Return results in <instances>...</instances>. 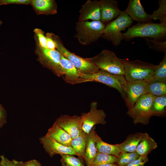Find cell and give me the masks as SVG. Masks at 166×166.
<instances>
[{
    "label": "cell",
    "instance_id": "6da1fadb",
    "mask_svg": "<svg viewBox=\"0 0 166 166\" xmlns=\"http://www.w3.org/2000/svg\"><path fill=\"white\" fill-rule=\"evenodd\" d=\"M121 59L124 66V77L127 81H143L148 83L152 81L157 65L139 60Z\"/></svg>",
    "mask_w": 166,
    "mask_h": 166
},
{
    "label": "cell",
    "instance_id": "7a4b0ae2",
    "mask_svg": "<svg viewBox=\"0 0 166 166\" xmlns=\"http://www.w3.org/2000/svg\"><path fill=\"white\" fill-rule=\"evenodd\" d=\"M105 26L100 21H78L76 23L74 37L81 45H89L101 38Z\"/></svg>",
    "mask_w": 166,
    "mask_h": 166
},
{
    "label": "cell",
    "instance_id": "3957f363",
    "mask_svg": "<svg viewBox=\"0 0 166 166\" xmlns=\"http://www.w3.org/2000/svg\"><path fill=\"white\" fill-rule=\"evenodd\" d=\"M85 58L99 70L116 75H125L124 66L121 59L112 51L103 49L94 56Z\"/></svg>",
    "mask_w": 166,
    "mask_h": 166
},
{
    "label": "cell",
    "instance_id": "277c9868",
    "mask_svg": "<svg viewBox=\"0 0 166 166\" xmlns=\"http://www.w3.org/2000/svg\"><path fill=\"white\" fill-rule=\"evenodd\" d=\"M166 35V22L156 23H138L129 28L123 34L124 39L130 40L136 37H148L157 39Z\"/></svg>",
    "mask_w": 166,
    "mask_h": 166
},
{
    "label": "cell",
    "instance_id": "5b68a950",
    "mask_svg": "<svg viewBox=\"0 0 166 166\" xmlns=\"http://www.w3.org/2000/svg\"><path fill=\"white\" fill-rule=\"evenodd\" d=\"M79 83L87 82H98L114 88L120 93L124 99L125 97V87L126 83L124 76L112 74L105 71L99 70L91 74L81 73Z\"/></svg>",
    "mask_w": 166,
    "mask_h": 166
},
{
    "label": "cell",
    "instance_id": "8992f818",
    "mask_svg": "<svg viewBox=\"0 0 166 166\" xmlns=\"http://www.w3.org/2000/svg\"><path fill=\"white\" fill-rule=\"evenodd\" d=\"M132 20L124 11L119 15L106 25L103 34L101 38L112 42L115 46L119 45L124 39L121 31L130 26Z\"/></svg>",
    "mask_w": 166,
    "mask_h": 166
},
{
    "label": "cell",
    "instance_id": "52a82bcc",
    "mask_svg": "<svg viewBox=\"0 0 166 166\" xmlns=\"http://www.w3.org/2000/svg\"><path fill=\"white\" fill-rule=\"evenodd\" d=\"M154 97L150 94H145L139 98L132 108L128 109L127 114L132 118L135 125L148 124L153 116L152 108Z\"/></svg>",
    "mask_w": 166,
    "mask_h": 166
},
{
    "label": "cell",
    "instance_id": "ba28073f",
    "mask_svg": "<svg viewBox=\"0 0 166 166\" xmlns=\"http://www.w3.org/2000/svg\"><path fill=\"white\" fill-rule=\"evenodd\" d=\"M49 34L56 43V49L61 55L69 60L81 73L91 74L99 70L93 63L85 58L82 57L69 51L64 45L58 36L52 33Z\"/></svg>",
    "mask_w": 166,
    "mask_h": 166
},
{
    "label": "cell",
    "instance_id": "9c48e42d",
    "mask_svg": "<svg viewBox=\"0 0 166 166\" xmlns=\"http://www.w3.org/2000/svg\"><path fill=\"white\" fill-rule=\"evenodd\" d=\"M36 53L39 62L45 67L58 77L64 75V71L60 64L61 54L56 49L43 48L37 43Z\"/></svg>",
    "mask_w": 166,
    "mask_h": 166
},
{
    "label": "cell",
    "instance_id": "30bf717a",
    "mask_svg": "<svg viewBox=\"0 0 166 166\" xmlns=\"http://www.w3.org/2000/svg\"><path fill=\"white\" fill-rule=\"evenodd\" d=\"M97 106V102H92L89 111L82 113L81 116L82 121V130L87 134L95 125L100 124L104 125L106 123L105 113L103 110L98 109Z\"/></svg>",
    "mask_w": 166,
    "mask_h": 166
},
{
    "label": "cell",
    "instance_id": "8fae6325",
    "mask_svg": "<svg viewBox=\"0 0 166 166\" xmlns=\"http://www.w3.org/2000/svg\"><path fill=\"white\" fill-rule=\"evenodd\" d=\"M148 83L143 81L126 82L124 100L128 109L133 107L140 97L146 94Z\"/></svg>",
    "mask_w": 166,
    "mask_h": 166
},
{
    "label": "cell",
    "instance_id": "7c38bea8",
    "mask_svg": "<svg viewBox=\"0 0 166 166\" xmlns=\"http://www.w3.org/2000/svg\"><path fill=\"white\" fill-rule=\"evenodd\" d=\"M55 122L68 133L72 139L77 137L82 130V121L81 116L61 115Z\"/></svg>",
    "mask_w": 166,
    "mask_h": 166
},
{
    "label": "cell",
    "instance_id": "4fadbf2b",
    "mask_svg": "<svg viewBox=\"0 0 166 166\" xmlns=\"http://www.w3.org/2000/svg\"><path fill=\"white\" fill-rule=\"evenodd\" d=\"M39 140L46 152L51 157L56 154L77 156L71 147L62 145L45 136L40 137Z\"/></svg>",
    "mask_w": 166,
    "mask_h": 166
},
{
    "label": "cell",
    "instance_id": "5bb4252c",
    "mask_svg": "<svg viewBox=\"0 0 166 166\" xmlns=\"http://www.w3.org/2000/svg\"><path fill=\"white\" fill-rule=\"evenodd\" d=\"M124 11L132 20L138 23L152 22L151 14L146 13L140 0H130L126 9Z\"/></svg>",
    "mask_w": 166,
    "mask_h": 166
},
{
    "label": "cell",
    "instance_id": "9a60e30c",
    "mask_svg": "<svg viewBox=\"0 0 166 166\" xmlns=\"http://www.w3.org/2000/svg\"><path fill=\"white\" fill-rule=\"evenodd\" d=\"M100 1L87 0L79 10V21H100L101 14Z\"/></svg>",
    "mask_w": 166,
    "mask_h": 166
},
{
    "label": "cell",
    "instance_id": "2e32d148",
    "mask_svg": "<svg viewBox=\"0 0 166 166\" xmlns=\"http://www.w3.org/2000/svg\"><path fill=\"white\" fill-rule=\"evenodd\" d=\"M100 21L106 25L117 18L121 11L118 2L115 0H101Z\"/></svg>",
    "mask_w": 166,
    "mask_h": 166
},
{
    "label": "cell",
    "instance_id": "e0dca14e",
    "mask_svg": "<svg viewBox=\"0 0 166 166\" xmlns=\"http://www.w3.org/2000/svg\"><path fill=\"white\" fill-rule=\"evenodd\" d=\"M45 136L62 145L71 147V137L55 122L48 129Z\"/></svg>",
    "mask_w": 166,
    "mask_h": 166
},
{
    "label": "cell",
    "instance_id": "ac0fdd59",
    "mask_svg": "<svg viewBox=\"0 0 166 166\" xmlns=\"http://www.w3.org/2000/svg\"><path fill=\"white\" fill-rule=\"evenodd\" d=\"M60 63L64 71V80L66 82L71 84H78L81 73L72 63L61 55Z\"/></svg>",
    "mask_w": 166,
    "mask_h": 166
},
{
    "label": "cell",
    "instance_id": "d6986e66",
    "mask_svg": "<svg viewBox=\"0 0 166 166\" xmlns=\"http://www.w3.org/2000/svg\"><path fill=\"white\" fill-rule=\"evenodd\" d=\"M38 14H54L57 13V6L53 0H33L31 4Z\"/></svg>",
    "mask_w": 166,
    "mask_h": 166
},
{
    "label": "cell",
    "instance_id": "ffe728a7",
    "mask_svg": "<svg viewBox=\"0 0 166 166\" xmlns=\"http://www.w3.org/2000/svg\"><path fill=\"white\" fill-rule=\"evenodd\" d=\"M94 126L88 134L84 160L86 166H90L97 152L96 137L97 134Z\"/></svg>",
    "mask_w": 166,
    "mask_h": 166
},
{
    "label": "cell",
    "instance_id": "44dd1931",
    "mask_svg": "<svg viewBox=\"0 0 166 166\" xmlns=\"http://www.w3.org/2000/svg\"><path fill=\"white\" fill-rule=\"evenodd\" d=\"M158 147L157 143L148 133H144L136 152L140 156H147L151 151Z\"/></svg>",
    "mask_w": 166,
    "mask_h": 166
},
{
    "label": "cell",
    "instance_id": "7402d4cb",
    "mask_svg": "<svg viewBox=\"0 0 166 166\" xmlns=\"http://www.w3.org/2000/svg\"><path fill=\"white\" fill-rule=\"evenodd\" d=\"M144 133L137 132L128 135L122 143L117 144L121 152H136L137 147Z\"/></svg>",
    "mask_w": 166,
    "mask_h": 166
},
{
    "label": "cell",
    "instance_id": "603a6c76",
    "mask_svg": "<svg viewBox=\"0 0 166 166\" xmlns=\"http://www.w3.org/2000/svg\"><path fill=\"white\" fill-rule=\"evenodd\" d=\"M87 134L82 130L80 134L76 137L73 139L71 147L78 156L84 158L86 148Z\"/></svg>",
    "mask_w": 166,
    "mask_h": 166
},
{
    "label": "cell",
    "instance_id": "cb8c5ba5",
    "mask_svg": "<svg viewBox=\"0 0 166 166\" xmlns=\"http://www.w3.org/2000/svg\"><path fill=\"white\" fill-rule=\"evenodd\" d=\"M96 145L97 151L117 157L121 151L116 144H112L104 142L97 134L96 137Z\"/></svg>",
    "mask_w": 166,
    "mask_h": 166
},
{
    "label": "cell",
    "instance_id": "d4e9b609",
    "mask_svg": "<svg viewBox=\"0 0 166 166\" xmlns=\"http://www.w3.org/2000/svg\"><path fill=\"white\" fill-rule=\"evenodd\" d=\"M146 93L154 96H166V83L158 81L148 82L146 88Z\"/></svg>",
    "mask_w": 166,
    "mask_h": 166
},
{
    "label": "cell",
    "instance_id": "484cf974",
    "mask_svg": "<svg viewBox=\"0 0 166 166\" xmlns=\"http://www.w3.org/2000/svg\"><path fill=\"white\" fill-rule=\"evenodd\" d=\"M166 96H154L152 110L153 116L162 117L166 113Z\"/></svg>",
    "mask_w": 166,
    "mask_h": 166
},
{
    "label": "cell",
    "instance_id": "4316f807",
    "mask_svg": "<svg viewBox=\"0 0 166 166\" xmlns=\"http://www.w3.org/2000/svg\"><path fill=\"white\" fill-rule=\"evenodd\" d=\"M158 81L166 83V53L154 71L151 81Z\"/></svg>",
    "mask_w": 166,
    "mask_h": 166
},
{
    "label": "cell",
    "instance_id": "83f0119b",
    "mask_svg": "<svg viewBox=\"0 0 166 166\" xmlns=\"http://www.w3.org/2000/svg\"><path fill=\"white\" fill-rule=\"evenodd\" d=\"M117 157L97 151L96 155L90 166H97L101 164L115 163Z\"/></svg>",
    "mask_w": 166,
    "mask_h": 166
},
{
    "label": "cell",
    "instance_id": "f1b7e54d",
    "mask_svg": "<svg viewBox=\"0 0 166 166\" xmlns=\"http://www.w3.org/2000/svg\"><path fill=\"white\" fill-rule=\"evenodd\" d=\"M140 156L136 152H121L117 157L115 164L120 166H126L129 163Z\"/></svg>",
    "mask_w": 166,
    "mask_h": 166
},
{
    "label": "cell",
    "instance_id": "f546056e",
    "mask_svg": "<svg viewBox=\"0 0 166 166\" xmlns=\"http://www.w3.org/2000/svg\"><path fill=\"white\" fill-rule=\"evenodd\" d=\"M158 3V8L151 14L152 19L159 20L160 23L166 22V0H160Z\"/></svg>",
    "mask_w": 166,
    "mask_h": 166
},
{
    "label": "cell",
    "instance_id": "4dcf8cb0",
    "mask_svg": "<svg viewBox=\"0 0 166 166\" xmlns=\"http://www.w3.org/2000/svg\"><path fill=\"white\" fill-rule=\"evenodd\" d=\"M62 166H85L81 160L73 155L69 154L61 155Z\"/></svg>",
    "mask_w": 166,
    "mask_h": 166
},
{
    "label": "cell",
    "instance_id": "1f68e13d",
    "mask_svg": "<svg viewBox=\"0 0 166 166\" xmlns=\"http://www.w3.org/2000/svg\"><path fill=\"white\" fill-rule=\"evenodd\" d=\"M147 44L150 49L166 53V42H159L154 39L146 38Z\"/></svg>",
    "mask_w": 166,
    "mask_h": 166
},
{
    "label": "cell",
    "instance_id": "d6a6232c",
    "mask_svg": "<svg viewBox=\"0 0 166 166\" xmlns=\"http://www.w3.org/2000/svg\"><path fill=\"white\" fill-rule=\"evenodd\" d=\"M34 32L38 38V44L41 47L46 48V37L44 32L39 28H35Z\"/></svg>",
    "mask_w": 166,
    "mask_h": 166
},
{
    "label": "cell",
    "instance_id": "836d02e7",
    "mask_svg": "<svg viewBox=\"0 0 166 166\" xmlns=\"http://www.w3.org/2000/svg\"><path fill=\"white\" fill-rule=\"evenodd\" d=\"M31 2L30 0H0V6L10 4L27 5Z\"/></svg>",
    "mask_w": 166,
    "mask_h": 166
},
{
    "label": "cell",
    "instance_id": "e575fe53",
    "mask_svg": "<svg viewBox=\"0 0 166 166\" xmlns=\"http://www.w3.org/2000/svg\"><path fill=\"white\" fill-rule=\"evenodd\" d=\"M148 161V156H140L126 166H144Z\"/></svg>",
    "mask_w": 166,
    "mask_h": 166
},
{
    "label": "cell",
    "instance_id": "d590c367",
    "mask_svg": "<svg viewBox=\"0 0 166 166\" xmlns=\"http://www.w3.org/2000/svg\"><path fill=\"white\" fill-rule=\"evenodd\" d=\"M0 166H17L18 161L13 159L10 160L4 155L0 156Z\"/></svg>",
    "mask_w": 166,
    "mask_h": 166
},
{
    "label": "cell",
    "instance_id": "8d00e7d4",
    "mask_svg": "<svg viewBox=\"0 0 166 166\" xmlns=\"http://www.w3.org/2000/svg\"><path fill=\"white\" fill-rule=\"evenodd\" d=\"M46 37V49L51 50L56 49V44L55 41L51 37L49 33H47L45 35Z\"/></svg>",
    "mask_w": 166,
    "mask_h": 166
},
{
    "label": "cell",
    "instance_id": "74e56055",
    "mask_svg": "<svg viewBox=\"0 0 166 166\" xmlns=\"http://www.w3.org/2000/svg\"><path fill=\"white\" fill-rule=\"evenodd\" d=\"M7 113L3 106L0 103V128L7 122Z\"/></svg>",
    "mask_w": 166,
    "mask_h": 166
},
{
    "label": "cell",
    "instance_id": "f35d334b",
    "mask_svg": "<svg viewBox=\"0 0 166 166\" xmlns=\"http://www.w3.org/2000/svg\"><path fill=\"white\" fill-rule=\"evenodd\" d=\"M24 166H42L39 162L36 160H32L24 162Z\"/></svg>",
    "mask_w": 166,
    "mask_h": 166
},
{
    "label": "cell",
    "instance_id": "ab89813d",
    "mask_svg": "<svg viewBox=\"0 0 166 166\" xmlns=\"http://www.w3.org/2000/svg\"><path fill=\"white\" fill-rule=\"evenodd\" d=\"M97 166H120L115 163L107 164Z\"/></svg>",
    "mask_w": 166,
    "mask_h": 166
},
{
    "label": "cell",
    "instance_id": "60d3db41",
    "mask_svg": "<svg viewBox=\"0 0 166 166\" xmlns=\"http://www.w3.org/2000/svg\"><path fill=\"white\" fill-rule=\"evenodd\" d=\"M17 166H24V162L22 161H18Z\"/></svg>",
    "mask_w": 166,
    "mask_h": 166
},
{
    "label": "cell",
    "instance_id": "b9f144b4",
    "mask_svg": "<svg viewBox=\"0 0 166 166\" xmlns=\"http://www.w3.org/2000/svg\"><path fill=\"white\" fill-rule=\"evenodd\" d=\"M2 21L0 19V26H1V25H2Z\"/></svg>",
    "mask_w": 166,
    "mask_h": 166
}]
</instances>
